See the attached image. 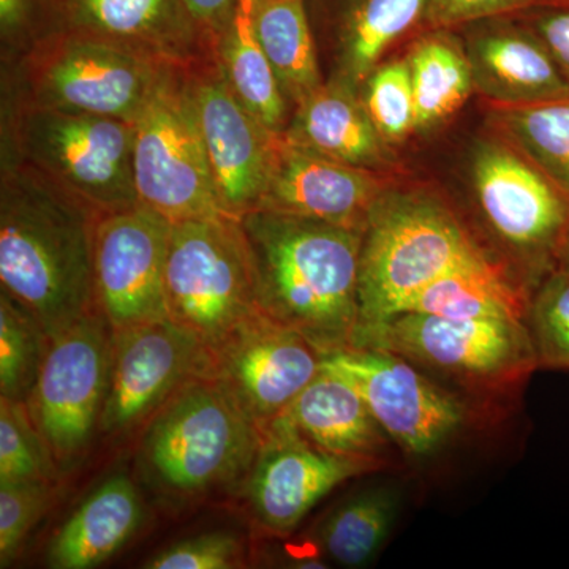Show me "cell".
Returning a JSON list of instances; mask_svg holds the SVG:
<instances>
[{
    "mask_svg": "<svg viewBox=\"0 0 569 569\" xmlns=\"http://www.w3.org/2000/svg\"><path fill=\"white\" fill-rule=\"evenodd\" d=\"M97 213L2 153L0 283L54 339L96 312L93 230Z\"/></svg>",
    "mask_w": 569,
    "mask_h": 569,
    "instance_id": "obj_1",
    "label": "cell"
},
{
    "mask_svg": "<svg viewBox=\"0 0 569 569\" xmlns=\"http://www.w3.org/2000/svg\"><path fill=\"white\" fill-rule=\"evenodd\" d=\"M258 309L325 356L353 348L365 230L264 209L239 217Z\"/></svg>",
    "mask_w": 569,
    "mask_h": 569,
    "instance_id": "obj_2",
    "label": "cell"
},
{
    "mask_svg": "<svg viewBox=\"0 0 569 569\" xmlns=\"http://www.w3.org/2000/svg\"><path fill=\"white\" fill-rule=\"evenodd\" d=\"M482 263L492 261L448 201L426 189L389 187L373 206L362 239L353 347L402 312L427 284Z\"/></svg>",
    "mask_w": 569,
    "mask_h": 569,
    "instance_id": "obj_3",
    "label": "cell"
},
{
    "mask_svg": "<svg viewBox=\"0 0 569 569\" xmlns=\"http://www.w3.org/2000/svg\"><path fill=\"white\" fill-rule=\"evenodd\" d=\"M323 367L361 392L406 470L440 467L462 449L492 437L512 417L389 351L348 348L325 356Z\"/></svg>",
    "mask_w": 569,
    "mask_h": 569,
    "instance_id": "obj_4",
    "label": "cell"
},
{
    "mask_svg": "<svg viewBox=\"0 0 569 569\" xmlns=\"http://www.w3.org/2000/svg\"><path fill=\"white\" fill-rule=\"evenodd\" d=\"M477 212L473 236L489 260L527 298L557 271L569 231V200L518 149L497 133L470 153Z\"/></svg>",
    "mask_w": 569,
    "mask_h": 569,
    "instance_id": "obj_5",
    "label": "cell"
},
{
    "mask_svg": "<svg viewBox=\"0 0 569 569\" xmlns=\"http://www.w3.org/2000/svg\"><path fill=\"white\" fill-rule=\"evenodd\" d=\"M2 97V153L97 216L140 204L133 181L132 122Z\"/></svg>",
    "mask_w": 569,
    "mask_h": 569,
    "instance_id": "obj_6",
    "label": "cell"
},
{
    "mask_svg": "<svg viewBox=\"0 0 569 569\" xmlns=\"http://www.w3.org/2000/svg\"><path fill=\"white\" fill-rule=\"evenodd\" d=\"M353 348L402 356L438 380L512 415L539 370L523 320H447L403 312L367 332Z\"/></svg>",
    "mask_w": 569,
    "mask_h": 569,
    "instance_id": "obj_7",
    "label": "cell"
},
{
    "mask_svg": "<svg viewBox=\"0 0 569 569\" xmlns=\"http://www.w3.org/2000/svg\"><path fill=\"white\" fill-rule=\"evenodd\" d=\"M263 430L211 378L190 381L156 415L141 466L163 492L203 496L252 470Z\"/></svg>",
    "mask_w": 569,
    "mask_h": 569,
    "instance_id": "obj_8",
    "label": "cell"
},
{
    "mask_svg": "<svg viewBox=\"0 0 569 569\" xmlns=\"http://www.w3.org/2000/svg\"><path fill=\"white\" fill-rule=\"evenodd\" d=\"M167 67L97 37L54 31L3 63L2 96L132 122Z\"/></svg>",
    "mask_w": 569,
    "mask_h": 569,
    "instance_id": "obj_9",
    "label": "cell"
},
{
    "mask_svg": "<svg viewBox=\"0 0 569 569\" xmlns=\"http://www.w3.org/2000/svg\"><path fill=\"white\" fill-rule=\"evenodd\" d=\"M187 67H167L132 121L138 201L170 222L228 216L220 204Z\"/></svg>",
    "mask_w": 569,
    "mask_h": 569,
    "instance_id": "obj_10",
    "label": "cell"
},
{
    "mask_svg": "<svg viewBox=\"0 0 569 569\" xmlns=\"http://www.w3.org/2000/svg\"><path fill=\"white\" fill-rule=\"evenodd\" d=\"M168 312L212 350L234 326L260 312L252 258L239 219L171 222L167 261Z\"/></svg>",
    "mask_w": 569,
    "mask_h": 569,
    "instance_id": "obj_11",
    "label": "cell"
},
{
    "mask_svg": "<svg viewBox=\"0 0 569 569\" xmlns=\"http://www.w3.org/2000/svg\"><path fill=\"white\" fill-rule=\"evenodd\" d=\"M112 326L100 310L50 340L28 406L56 466H69L92 440L107 400Z\"/></svg>",
    "mask_w": 569,
    "mask_h": 569,
    "instance_id": "obj_12",
    "label": "cell"
},
{
    "mask_svg": "<svg viewBox=\"0 0 569 569\" xmlns=\"http://www.w3.org/2000/svg\"><path fill=\"white\" fill-rule=\"evenodd\" d=\"M186 77L220 204L239 219L260 204L282 137L266 129L234 96L216 52L187 67Z\"/></svg>",
    "mask_w": 569,
    "mask_h": 569,
    "instance_id": "obj_13",
    "label": "cell"
},
{
    "mask_svg": "<svg viewBox=\"0 0 569 569\" xmlns=\"http://www.w3.org/2000/svg\"><path fill=\"white\" fill-rule=\"evenodd\" d=\"M171 222L137 204L97 217L93 290L112 329L168 320L167 261Z\"/></svg>",
    "mask_w": 569,
    "mask_h": 569,
    "instance_id": "obj_14",
    "label": "cell"
},
{
    "mask_svg": "<svg viewBox=\"0 0 569 569\" xmlns=\"http://www.w3.org/2000/svg\"><path fill=\"white\" fill-rule=\"evenodd\" d=\"M323 359L305 336L260 310L212 348L211 380L263 430L316 380Z\"/></svg>",
    "mask_w": 569,
    "mask_h": 569,
    "instance_id": "obj_15",
    "label": "cell"
},
{
    "mask_svg": "<svg viewBox=\"0 0 569 569\" xmlns=\"http://www.w3.org/2000/svg\"><path fill=\"white\" fill-rule=\"evenodd\" d=\"M387 471L395 470L376 460L347 458L316 447L283 413L263 429L247 481V500L257 526L284 538L343 482Z\"/></svg>",
    "mask_w": 569,
    "mask_h": 569,
    "instance_id": "obj_16",
    "label": "cell"
},
{
    "mask_svg": "<svg viewBox=\"0 0 569 569\" xmlns=\"http://www.w3.org/2000/svg\"><path fill=\"white\" fill-rule=\"evenodd\" d=\"M198 378H211V350L171 318L112 329L110 383L100 430L132 429Z\"/></svg>",
    "mask_w": 569,
    "mask_h": 569,
    "instance_id": "obj_17",
    "label": "cell"
},
{
    "mask_svg": "<svg viewBox=\"0 0 569 569\" xmlns=\"http://www.w3.org/2000/svg\"><path fill=\"white\" fill-rule=\"evenodd\" d=\"M391 186L388 174L337 162L282 137L257 209L366 230L373 206Z\"/></svg>",
    "mask_w": 569,
    "mask_h": 569,
    "instance_id": "obj_18",
    "label": "cell"
},
{
    "mask_svg": "<svg viewBox=\"0 0 569 569\" xmlns=\"http://www.w3.org/2000/svg\"><path fill=\"white\" fill-rule=\"evenodd\" d=\"M475 92L496 107H527L569 97V82L519 14L460 28Z\"/></svg>",
    "mask_w": 569,
    "mask_h": 569,
    "instance_id": "obj_19",
    "label": "cell"
},
{
    "mask_svg": "<svg viewBox=\"0 0 569 569\" xmlns=\"http://www.w3.org/2000/svg\"><path fill=\"white\" fill-rule=\"evenodd\" d=\"M56 31L97 37L170 67H190L206 47L182 0H50Z\"/></svg>",
    "mask_w": 569,
    "mask_h": 569,
    "instance_id": "obj_20",
    "label": "cell"
},
{
    "mask_svg": "<svg viewBox=\"0 0 569 569\" xmlns=\"http://www.w3.org/2000/svg\"><path fill=\"white\" fill-rule=\"evenodd\" d=\"M430 0H306L317 44L331 59L326 80L359 89L392 47L426 29Z\"/></svg>",
    "mask_w": 569,
    "mask_h": 569,
    "instance_id": "obj_21",
    "label": "cell"
},
{
    "mask_svg": "<svg viewBox=\"0 0 569 569\" xmlns=\"http://www.w3.org/2000/svg\"><path fill=\"white\" fill-rule=\"evenodd\" d=\"M283 140L329 159L388 174L397 159L370 119L359 89L339 80L321 88L291 112Z\"/></svg>",
    "mask_w": 569,
    "mask_h": 569,
    "instance_id": "obj_22",
    "label": "cell"
},
{
    "mask_svg": "<svg viewBox=\"0 0 569 569\" xmlns=\"http://www.w3.org/2000/svg\"><path fill=\"white\" fill-rule=\"evenodd\" d=\"M316 447L347 458L369 459L395 471L406 470L402 456L378 425L369 406L346 377L321 367L284 411Z\"/></svg>",
    "mask_w": 569,
    "mask_h": 569,
    "instance_id": "obj_23",
    "label": "cell"
},
{
    "mask_svg": "<svg viewBox=\"0 0 569 569\" xmlns=\"http://www.w3.org/2000/svg\"><path fill=\"white\" fill-rule=\"evenodd\" d=\"M141 500L132 479L114 475L93 490L52 538L54 569H89L110 560L140 527Z\"/></svg>",
    "mask_w": 569,
    "mask_h": 569,
    "instance_id": "obj_24",
    "label": "cell"
},
{
    "mask_svg": "<svg viewBox=\"0 0 569 569\" xmlns=\"http://www.w3.org/2000/svg\"><path fill=\"white\" fill-rule=\"evenodd\" d=\"M403 498V485L397 479L358 490L318 526L313 537L317 549L339 567H369L388 545L402 512Z\"/></svg>",
    "mask_w": 569,
    "mask_h": 569,
    "instance_id": "obj_25",
    "label": "cell"
},
{
    "mask_svg": "<svg viewBox=\"0 0 569 569\" xmlns=\"http://www.w3.org/2000/svg\"><path fill=\"white\" fill-rule=\"evenodd\" d=\"M417 104V133L448 121L475 92L473 74L460 33L426 29L406 56Z\"/></svg>",
    "mask_w": 569,
    "mask_h": 569,
    "instance_id": "obj_26",
    "label": "cell"
},
{
    "mask_svg": "<svg viewBox=\"0 0 569 569\" xmlns=\"http://www.w3.org/2000/svg\"><path fill=\"white\" fill-rule=\"evenodd\" d=\"M257 0H239L233 20L216 44V58L228 84L266 129L283 137L291 108L254 29Z\"/></svg>",
    "mask_w": 569,
    "mask_h": 569,
    "instance_id": "obj_27",
    "label": "cell"
},
{
    "mask_svg": "<svg viewBox=\"0 0 569 569\" xmlns=\"http://www.w3.org/2000/svg\"><path fill=\"white\" fill-rule=\"evenodd\" d=\"M254 29L293 112L326 81L306 0H257Z\"/></svg>",
    "mask_w": 569,
    "mask_h": 569,
    "instance_id": "obj_28",
    "label": "cell"
},
{
    "mask_svg": "<svg viewBox=\"0 0 569 569\" xmlns=\"http://www.w3.org/2000/svg\"><path fill=\"white\" fill-rule=\"evenodd\" d=\"M529 298L493 263L468 266L427 284L402 312L447 320H523Z\"/></svg>",
    "mask_w": 569,
    "mask_h": 569,
    "instance_id": "obj_29",
    "label": "cell"
},
{
    "mask_svg": "<svg viewBox=\"0 0 569 569\" xmlns=\"http://www.w3.org/2000/svg\"><path fill=\"white\" fill-rule=\"evenodd\" d=\"M493 133L518 149L569 200V97L488 112Z\"/></svg>",
    "mask_w": 569,
    "mask_h": 569,
    "instance_id": "obj_30",
    "label": "cell"
},
{
    "mask_svg": "<svg viewBox=\"0 0 569 569\" xmlns=\"http://www.w3.org/2000/svg\"><path fill=\"white\" fill-rule=\"evenodd\" d=\"M50 348L40 321L0 291V396L28 402Z\"/></svg>",
    "mask_w": 569,
    "mask_h": 569,
    "instance_id": "obj_31",
    "label": "cell"
},
{
    "mask_svg": "<svg viewBox=\"0 0 569 569\" xmlns=\"http://www.w3.org/2000/svg\"><path fill=\"white\" fill-rule=\"evenodd\" d=\"M359 96L389 146L417 133V104L407 58L383 61L359 86Z\"/></svg>",
    "mask_w": 569,
    "mask_h": 569,
    "instance_id": "obj_32",
    "label": "cell"
},
{
    "mask_svg": "<svg viewBox=\"0 0 569 569\" xmlns=\"http://www.w3.org/2000/svg\"><path fill=\"white\" fill-rule=\"evenodd\" d=\"M527 328L541 370H569V274L556 271L535 288Z\"/></svg>",
    "mask_w": 569,
    "mask_h": 569,
    "instance_id": "obj_33",
    "label": "cell"
},
{
    "mask_svg": "<svg viewBox=\"0 0 569 569\" xmlns=\"http://www.w3.org/2000/svg\"><path fill=\"white\" fill-rule=\"evenodd\" d=\"M54 478V459L28 402L0 396V482Z\"/></svg>",
    "mask_w": 569,
    "mask_h": 569,
    "instance_id": "obj_34",
    "label": "cell"
},
{
    "mask_svg": "<svg viewBox=\"0 0 569 569\" xmlns=\"http://www.w3.org/2000/svg\"><path fill=\"white\" fill-rule=\"evenodd\" d=\"M51 479L0 482V567H10L50 507Z\"/></svg>",
    "mask_w": 569,
    "mask_h": 569,
    "instance_id": "obj_35",
    "label": "cell"
},
{
    "mask_svg": "<svg viewBox=\"0 0 569 569\" xmlns=\"http://www.w3.org/2000/svg\"><path fill=\"white\" fill-rule=\"evenodd\" d=\"M244 548L234 535L211 531L157 553L148 569H231L241 567Z\"/></svg>",
    "mask_w": 569,
    "mask_h": 569,
    "instance_id": "obj_36",
    "label": "cell"
},
{
    "mask_svg": "<svg viewBox=\"0 0 569 569\" xmlns=\"http://www.w3.org/2000/svg\"><path fill=\"white\" fill-rule=\"evenodd\" d=\"M54 31L50 0H0L3 63L13 62Z\"/></svg>",
    "mask_w": 569,
    "mask_h": 569,
    "instance_id": "obj_37",
    "label": "cell"
},
{
    "mask_svg": "<svg viewBox=\"0 0 569 569\" xmlns=\"http://www.w3.org/2000/svg\"><path fill=\"white\" fill-rule=\"evenodd\" d=\"M561 0H430L426 29H456L488 18L526 13Z\"/></svg>",
    "mask_w": 569,
    "mask_h": 569,
    "instance_id": "obj_38",
    "label": "cell"
},
{
    "mask_svg": "<svg viewBox=\"0 0 569 569\" xmlns=\"http://www.w3.org/2000/svg\"><path fill=\"white\" fill-rule=\"evenodd\" d=\"M519 17L546 44L569 82V0L537 7Z\"/></svg>",
    "mask_w": 569,
    "mask_h": 569,
    "instance_id": "obj_39",
    "label": "cell"
},
{
    "mask_svg": "<svg viewBox=\"0 0 569 569\" xmlns=\"http://www.w3.org/2000/svg\"><path fill=\"white\" fill-rule=\"evenodd\" d=\"M206 47L213 52L217 41L233 20L239 0H182Z\"/></svg>",
    "mask_w": 569,
    "mask_h": 569,
    "instance_id": "obj_40",
    "label": "cell"
},
{
    "mask_svg": "<svg viewBox=\"0 0 569 569\" xmlns=\"http://www.w3.org/2000/svg\"><path fill=\"white\" fill-rule=\"evenodd\" d=\"M557 271L567 272L569 274V231L567 239H565L563 247L560 250L559 266Z\"/></svg>",
    "mask_w": 569,
    "mask_h": 569,
    "instance_id": "obj_41",
    "label": "cell"
}]
</instances>
